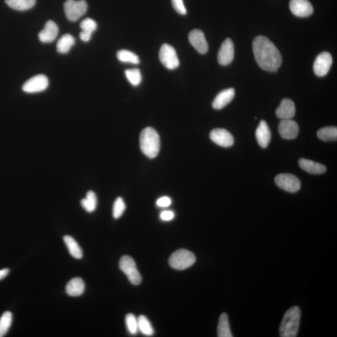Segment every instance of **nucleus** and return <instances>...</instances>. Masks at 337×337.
<instances>
[{
    "label": "nucleus",
    "mask_w": 337,
    "mask_h": 337,
    "mask_svg": "<svg viewBox=\"0 0 337 337\" xmlns=\"http://www.w3.org/2000/svg\"><path fill=\"white\" fill-rule=\"evenodd\" d=\"M140 148L142 153L150 159L155 158L160 151V138L157 131L151 127L145 128L140 134Z\"/></svg>",
    "instance_id": "obj_2"
},
{
    "label": "nucleus",
    "mask_w": 337,
    "mask_h": 337,
    "mask_svg": "<svg viewBox=\"0 0 337 337\" xmlns=\"http://www.w3.org/2000/svg\"><path fill=\"white\" fill-rule=\"evenodd\" d=\"M75 44V39L73 36L67 34L59 39L57 44V51L59 53L65 54L69 52L71 47Z\"/></svg>",
    "instance_id": "obj_24"
},
{
    "label": "nucleus",
    "mask_w": 337,
    "mask_h": 337,
    "mask_svg": "<svg viewBox=\"0 0 337 337\" xmlns=\"http://www.w3.org/2000/svg\"><path fill=\"white\" fill-rule=\"evenodd\" d=\"M172 201L167 196L161 197L156 201V205L159 207H167L170 206Z\"/></svg>",
    "instance_id": "obj_36"
},
{
    "label": "nucleus",
    "mask_w": 337,
    "mask_h": 337,
    "mask_svg": "<svg viewBox=\"0 0 337 337\" xmlns=\"http://www.w3.org/2000/svg\"><path fill=\"white\" fill-rule=\"evenodd\" d=\"M10 272V270L8 268H4V269L0 270V281L5 279L6 277L8 275Z\"/></svg>",
    "instance_id": "obj_39"
},
{
    "label": "nucleus",
    "mask_w": 337,
    "mask_h": 337,
    "mask_svg": "<svg viewBox=\"0 0 337 337\" xmlns=\"http://www.w3.org/2000/svg\"><path fill=\"white\" fill-rule=\"evenodd\" d=\"M159 59L167 69L173 70L179 66V60L175 49L171 45L164 44L159 51Z\"/></svg>",
    "instance_id": "obj_7"
},
{
    "label": "nucleus",
    "mask_w": 337,
    "mask_h": 337,
    "mask_svg": "<svg viewBox=\"0 0 337 337\" xmlns=\"http://www.w3.org/2000/svg\"><path fill=\"white\" fill-rule=\"evenodd\" d=\"M98 204V199L96 194L93 191H89L87 196L81 201V205L82 208L88 213H93L96 210Z\"/></svg>",
    "instance_id": "obj_26"
},
{
    "label": "nucleus",
    "mask_w": 337,
    "mask_h": 337,
    "mask_svg": "<svg viewBox=\"0 0 337 337\" xmlns=\"http://www.w3.org/2000/svg\"><path fill=\"white\" fill-rule=\"evenodd\" d=\"M93 33L88 32V31H82L80 33V39L85 42H88L92 36Z\"/></svg>",
    "instance_id": "obj_38"
},
{
    "label": "nucleus",
    "mask_w": 337,
    "mask_h": 337,
    "mask_svg": "<svg viewBox=\"0 0 337 337\" xmlns=\"http://www.w3.org/2000/svg\"><path fill=\"white\" fill-rule=\"evenodd\" d=\"M210 138L214 143L221 147L229 148L234 143V139L232 134L226 130L222 128H217L211 131Z\"/></svg>",
    "instance_id": "obj_12"
},
{
    "label": "nucleus",
    "mask_w": 337,
    "mask_h": 337,
    "mask_svg": "<svg viewBox=\"0 0 337 337\" xmlns=\"http://www.w3.org/2000/svg\"><path fill=\"white\" fill-rule=\"evenodd\" d=\"M256 136L260 146L267 148L270 142L271 133L267 122L264 120L260 122L256 130Z\"/></svg>",
    "instance_id": "obj_19"
},
{
    "label": "nucleus",
    "mask_w": 337,
    "mask_h": 337,
    "mask_svg": "<svg viewBox=\"0 0 337 337\" xmlns=\"http://www.w3.org/2000/svg\"><path fill=\"white\" fill-rule=\"evenodd\" d=\"M58 35V27L55 22L48 21L46 24L44 30L39 33V39L42 43H51Z\"/></svg>",
    "instance_id": "obj_18"
},
{
    "label": "nucleus",
    "mask_w": 337,
    "mask_h": 337,
    "mask_svg": "<svg viewBox=\"0 0 337 337\" xmlns=\"http://www.w3.org/2000/svg\"><path fill=\"white\" fill-rule=\"evenodd\" d=\"M196 261L195 255L187 249L176 250L168 260L170 266L174 269L179 270L187 269L195 264Z\"/></svg>",
    "instance_id": "obj_4"
},
{
    "label": "nucleus",
    "mask_w": 337,
    "mask_h": 337,
    "mask_svg": "<svg viewBox=\"0 0 337 337\" xmlns=\"http://www.w3.org/2000/svg\"><path fill=\"white\" fill-rule=\"evenodd\" d=\"M139 331L144 335L152 336L154 333L152 325L149 320L144 315H140L138 319Z\"/></svg>",
    "instance_id": "obj_30"
},
{
    "label": "nucleus",
    "mask_w": 337,
    "mask_h": 337,
    "mask_svg": "<svg viewBox=\"0 0 337 337\" xmlns=\"http://www.w3.org/2000/svg\"><path fill=\"white\" fill-rule=\"evenodd\" d=\"M296 115V106L292 100L282 99L281 104L276 110V116L282 119H292Z\"/></svg>",
    "instance_id": "obj_16"
},
{
    "label": "nucleus",
    "mask_w": 337,
    "mask_h": 337,
    "mask_svg": "<svg viewBox=\"0 0 337 337\" xmlns=\"http://www.w3.org/2000/svg\"><path fill=\"white\" fill-rule=\"evenodd\" d=\"M64 242L69 250L71 256L76 259H81L83 256L81 248L77 243L75 239L70 236H65L64 238Z\"/></svg>",
    "instance_id": "obj_22"
},
{
    "label": "nucleus",
    "mask_w": 337,
    "mask_h": 337,
    "mask_svg": "<svg viewBox=\"0 0 337 337\" xmlns=\"http://www.w3.org/2000/svg\"><path fill=\"white\" fill-rule=\"evenodd\" d=\"M253 52L260 68L269 72H276L282 64L281 53L267 37L257 36L253 42Z\"/></svg>",
    "instance_id": "obj_1"
},
{
    "label": "nucleus",
    "mask_w": 337,
    "mask_h": 337,
    "mask_svg": "<svg viewBox=\"0 0 337 337\" xmlns=\"http://www.w3.org/2000/svg\"><path fill=\"white\" fill-rule=\"evenodd\" d=\"M80 27H81L82 31L93 33L97 29V24L93 19L87 18L81 23Z\"/></svg>",
    "instance_id": "obj_34"
},
{
    "label": "nucleus",
    "mask_w": 337,
    "mask_h": 337,
    "mask_svg": "<svg viewBox=\"0 0 337 337\" xmlns=\"http://www.w3.org/2000/svg\"><path fill=\"white\" fill-rule=\"evenodd\" d=\"M49 81L47 76L43 75L32 77L23 86L25 93H36L45 91L48 87Z\"/></svg>",
    "instance_id": "obj_9"
},
{
    "label": "nucleus",
    "mask_w": 337,
    "mask_h": 337,
    "mask_svg": "<svg viewBox=\"0 0 337 337\" xmlns=\"http://www.w3.org/2000/svg\"><path fill=\"white\" fill-rule=\"evenodd\" d=\"M125 75L128 81L134 87H137L141 83L142 81V75L141 71L139 69H131L125 71Z\"/></svg>",
    "instance_id": "obj_31"
},
{
    "label": "nucleus",
    "mask_w": 337,
    "mask_h": 337,
    "mask_svg": "<svg viewBox=\"0 0 337 337\" xmlns=\"http://www.w3.org/2000/svg\"><path fill=\"white\" fill-rule=\"evenodd\" d=\"M125 210V204L124 200L118 198L114 202L113 215L114 219H118L122 216Z\"/></svg>",
    "instance_id": "obj_33"
},
{
    "label": "nucleus",
    "mask_w": 337,
    "mask_h": 337,
    "mask_svg": "<svg viewBox=\"0 0 337 337\" xmlns=\"http://www.w3.org/2000/svg\"><path fill=\"white\" fill-rule=\"evenodd\" d=\"M278 130L282 138L293 139L298 137L299 127L298 124L292 119H282L279 124Z\"/></svg>",
    "instance_id": "obj_11"
},
{
    "label": "nucleus",
    "mask_w": 337,
    "mask_h": 337,
    "mask_svg": "<svg viewBox=\"0 0 337 337\" xmlns=\"http://www.w3.org/2000/svg\"><path fill=\"white\" fill-rule=\"evenodd\" d=\"M188 40L193 47L199 53L205 54L208 50V46L204 34L201 30H194L188 35Z\"/></svg>",
    "instance_id": "obj_15"
},
{
    "label": "nucleus",
    "mask_w": 337,
    "mask_h": 337,
    "mask_svg": "<svg viewBox=\"0 0 337 337\" xmlns=\"http://www.w3.org/2000/svg\"><path fill=\"white\" fill-rule=\"evenodd\" d=\"M234 58V46L232 39L227 38L222 43L218 53L220 65L227 66L232 62Z\"/></svg>",
    "instance_id": "obj_14"
},
{
    "label": "nucleus",
    "mask_w": 337,
    "mask_h": 337,
    "mask_svg": "<svg viewBox=\"0 0 337 337\" xmlns=\"http://www.w3.org/2000/svg\"><path fill=\"white\" fill-rule=\"evenodd\" d=\"M117 57L120 61L129 62V64L138 65L140 60L138 55L128 50H120L117 53Z\"/></svg>",
    "instance_id": "obj_28"
},
{
    "label": "nucleus",
    "mask_w": 337,
    "mask_h": 337,
    "mask_svg": "<svg viewBox=\"0 0 337 337\" xmlns=\"http://www.w3.org/2000/svg\"><path fill=\"white\" fill-rule=\"evenodd\" d=\"M289 7L294 15L301 18L310 16L313 12L312 5L308 0H291Z\"/></svg>",
    "instance_id": "obj_13"
},
{
    "label": "nucleus",
    "mask_w": 337,
    "mask_h": 337,
    "mask_svg": "<svg viewBox=\"0 0 337 337\" xmlns=\"http://www.w3.org/2000/svg\"><path fill=\"white\" fill-rule=\"evenodd\" d=\"M6 3L12 9L26 11L31 9L36 4V0H6Z\"/></svg>",
    "instance_id": "obj_25"
},
{
    "label": "nucleus",
    "mask_w": 337,
    "mask_h": 337,
    "mask_svg": "<svg viewBox=\"0 0 337 337\" xmlns=\"http://www.w3.org/2000/svg\"><path fill=\"white\" fill-rule=\"evenodd\" d=\"M301 310L298 306L288 309L284 314L279 328L282 337H296L298 335L301 322Z\"/></svg>",
    "instance_id": "obj_3"
},
{
    "label": "nucleus",
    "mask_w": 337,
    "mask_h": 337,
    "mask_svg": "<svg viewBox=\"0 0 337 337\" xmlns=\"http://www.w3.org/2000/svg\"><path fill=\"white\" fill-rule=\"evenodd\" d=\"M275 182L278 187L288 193H295L301 189V181L292 174H280L276 176Z\"/></svg>",
    "instance_id": "obj_8"
},
{
    "label": "nucleus",
    "mask_w": 337,
    "mask_h": 337,
    "mask_svg": "<svg viewBox=\"0 0 337 337\" xmlns=\"http://www.w3.org/2000/svg\"><path fill=\"white\" fill-rule=\"evenodd\" d=\"M332 61V56L329 53L323 52L320 54L314 61V73L318 76H325L330 71Z\"/></svg>",
    "instance_id": "obj_10"
},
{
    "label": "nucleus",
    "mask_w": 337,
    "mask_h": 337,
    "mask_svg": "<svg viewBox=\"0 0 337 337\" xmlns=\"http://www.w3.org/2000/svg\"><path fill=\"white\" fill-rule=\"evenodd\" d=\"M175 214L172 210H164L160 214V218L164 221H171L174 218Z\"/></svg>",
    "instance_id": "obj_37"
},
{
    "label": "nucleus",
    "mask_w": 337,
    "mask_h": 337,
    "mask_svg": "<svg viewBox=\"0 0 337 337\" xmlns=\"http://www.w3.org/2000/svg\"><path fill=\"white\" fill-rule=\"evenodd\" d=\"M174 10L180 15H185L187 14V10L185 8L183 0H171Z\"/></svg>",
    "instance_id": "obj_35"
},
{
    "label": "nucleus",
    "mask_w": 337,
    "mask_h": 337,
    "mask_svg": "<svg viewBox=\"0 0 337 337\" xmlns=\"http://www.w3.org/2000/svg\"><path fill=\"white\" fill-rule=\"evenodd\" d=\"M299 166L307 173L312 174H322L326 172L325 165L307 159L301 158L299 161Z\"/></svg>",
    "instance_id": "obj_20"
},
{
    "label": "nucleus",
    "mask_w": 337,
    "mask_h": 337,
    "mask_svg": "<svg viewBox=\"0 0 337 337\" xmlns=\"http://www.w3.org/2000/svg\"><path fill=\"white\" fill-rule=\"evenodd\" d=\"M13 322V315L10 312H5L0 318V337L4 336L9 330Z\"/></svg>",
    "instance_id": "obj_29"
},
{
    "label": "nucleus",
    "mask_w": 337,
    "mask_h": 337,
    "mask_svg": "<svg viewBox=\"0 0 337 337\" xmlns=\"http://www.w3.org/2000/svg\"><path fill=\"white\" fill-rule=\"evenodd\" d=\"M235 96V90L234 88H228L221 91L213 102V107L215 110H221L229 104Z\"/></svg>",
    "instance_id": "obj_17"
},
{
    "label": "nucleus",
    "mask_w": 337,
    "mask_h": 337,
    "mask_svg": "<svg viewBox=\"0 0 337 337\" xmlns=\"http://www.w3.org/2000/svg\"><path fill=\"white\" fill-rule=\"evenodd\" d=\"M125 324L128 328V332L131 335H136L139 331L138 319H136L135 315L133 313L128 314L125 316Z\"/></svg>",
    "instance_id": "obj_32"
},
{
    "label": "nucleus",
    "mask_w": 337,
    "mask_h": 337,
    "mask_svg": "<svg viewBox=\"0 0 337 337\" xmlns=\"http://www.w3.org/2000/svg\"><path fill=\"white\" fill-rule=\"evenodd\" d=\"M88 10V4L85 0H67L64 5L66 16L71 22H76L85 15Z\"/></svg>",
    "instance_id": "obj_6"
},
{
    "label": "nucleus",
    "mask_w": 337,
    "mask_h": 337,
    "mask_svg": "<svg viewBox=\"0 0 337 337\" xmlns=\"http://www.w3.org/2000/svg\"><path fill=\"white\" fill-rule=\"evenodd\" d=\"M119 268L128 277L131 284L138 285L141 284L142 278L137 268L135 261L129 256L122 257L119 261Z\"/></svg>",
    "instance_id": "obj_5"
},
{
    "label": "nucleus",
    "mask_w": 337,
    "mask_h": 337,
    "mask_svg": "<svg viewBox=\"0 0 337 337\" xmlns=\"http://www.w3.org/2000/svg\"><path fill=\"white\" fill-rule=\"evenodd\" d=\"M218 336L219 337L233 336L226 313H222L220 316L218 326Z\"/></svg>",
    "instance_id": "obj_23"
},
{
    "label": "nucleus",
    "mask_w": 337,
    "mask_h": 337,
    "mask_svg": "<svg viewBox=\"0 0 337 337\" xmlns=\"http://www.w3.org/2000/svg\"><path fill=\"white\" fill-rule=\"evenodd\" d=\"M85 284L81 278H76L71 280L66 287V291L68 296L78 297L84 293Z\"/></svg>",
    "instance_id": "obj_21"
},
{
    "label": "nucleus",
    "mask_w": 337,
    "mask_h": 337,
    "mask_svg": "<svg viewBox=\"0 0 337 337\" xmlns=\"http://www.w3.org/2000/svg\"><path fill=\"white\" fill-rule=\"evenodd\" d=\"M318 136L324 141H336L337 140V128L335 127L322 128L318 131Z\"/></svg>",
    "instance_id": "obj_27"
}]
</instances>
